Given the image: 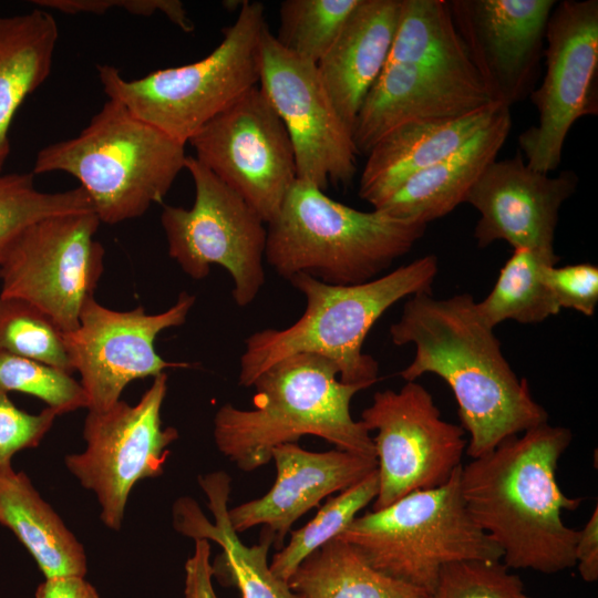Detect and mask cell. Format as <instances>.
<instances>
[{"label":"cell","mask_w":598,"mask_h":598,"mask_svg":"<svg viewBox=\"0 0 598 598\" xmlns=\"http://www.w3.org/2000/svg\"><path fill=\"white\" fill-rule=\"evenodd\" d=\"M267 27L265 7L243 1L221 42L189 64L126 80L113 65H99L109 100L186 145L210 120L259 83L260 39Z\"/></svg>","instance_id":"7"},{"label":"cell","mask_w":598,"mask_h":598,"mask_svg":"<svg viewBox=\"0 0 598 598\" xmlns=\"http://www.w3.org/2000/svg\"><path fill=\"white\" fill-rule=\"evenodd\" d=\"M462 466L439 487L414 491L357 516L336 538L351 545L375 570L425 592L448 564L502 560L499 547L465 507Z\"/></svg>","instance_id":"8"},{"label":"cell","mask_w":598,"mask_h":598,"mask_svg":"<svg viewBox=\"0 0 598 598\" xmlns=\"http://www.w3.org/2000/svg\"><path fill=\"white\" fill-rule=\"evenodd\" d=\"M288 585L303 598H422L426 594L375 570L339 538L309 555Z\"/></svg>","instance_id":"27"},{"label":"cell","mask_w":598,"mask_h":598,"mask_svg":"<svg viewBox=\"0 0 598 598\" xmlns=\"http://www.w3.org/2000/svg\"><path fill=\"white\" fill-rule=\"evenodd\" d=\"M166 393L164 372L154 378L136 404L120 400L104 411L89 410L83 427L86 447L64 458L80 484L94 492L101 520L113 530L121 529L133 486L164 473L168 446L178 439L175 427H162Z\"/></svg>","instance_id":"12"},{"label":"cell","mask_w":598,"mask_h":598,"mask_svg":"<svg viewBox=\"0 0 598 598\" xmlns=\"http://www.w3.org/2000/svg\"><path fill=\"white\" fill-rule=\"evenodd\" d=\"M58 38L56 21L44 10L0 17V174L10 153L12 120L48 79Z\"/></svg>","instance_id":"26"},{"label":"cell","mask_w":598,"mask_h":598,"mask_svg":"<svg viewBox=\"0 0 598 598\" xmlns=\"http://www.w3.org/2000/svg\"><path fill=\"white\" fill-rule=\"evenodd\" d=\"M558 260V256L515 248L489 295L476 302L482 320L494 329L505 320L530 324L559 313L560 308L542 279L543 268L555 266Z\"/></svg>","instance_id":"28"},{"label":"cell","mask_w":598,"mask_h":598,"mask_svg":"<svg viewBox=\"0 0 598 598\" xmlns=\"http://www.w3.org/2000/svg\"><path fill=\"white\" fill-rule=\"evenodd\" d=\"M515 598H533V597L527 596V595L523 591V592H520L519 595H517Z\"/></svg>","instance_id":"41"},{"label":"cell","mask_w":598,"mask_h":598,"mask_svg":"<svg viewBox=\"0 0 598 598\" xmlns=\"http://www.w3.org/2000/svg\"><path fill=\"white\" fill-rule=\"evenodd\" d=\"M577 569L582 580L598 579V506L596 505L582 529L578 530L575 546Z\"/></svg>","instance_id":"39"},{"label":"cell","mask_w":598,"mask_h":598,"mask_svg":"<svg viewBox=\"0 0 598 598\" xmlns=\"http://www.w3.org/2000/svg\"><path fill=\"white\" fill-rule=\"evenodd\" d=\"M555 0H452V19L492 103L533 91Z\"/></svg>","instance_id":"17"},{"label":"cell","mask_w":598,"mask_h":598,"mask_svg":"<svg viewBox=\"0 0 598 598\" xmlns=\"http://www.w3.org/2000/svg\"><path fill=\"white\" fill-rule=\"evenodd\" d=\"M577 185L575 172L563 171L556 176L537 172L519 153L494 161L465 199L480 214L474 228L477 246L505 240L513 249L557 257L554 238L559 210Z\"/></svg>","instance_id":"19"},{"label":"cell","mask_w":598,"mask_h":598,"mask_svg":"<svg viewBox=\"0 0 598 598\" xmlns=\"http://www.w3.org/2000/svg\"><path fill=\"white\" fill-rule=\"evenodd\" d=\"M390 337L395 346L415 348L413 360L400 372L403 380L433 373L453 391L461 426L470 434L465 453L471 458L548 422L547 411L534 400L527 380L512 370L471 295L409 297Z\"/></svg>","instance_id":"1"},{"label":"cell","mask_w":598,"mask_h":598,"mask_svg":"<svg viewBox=\"0 0 598 598\" xmlns=\"http://www.w3.org/2000/svg\"><path fill=\"white\" fill-rule=\"evenodd\" d=\"M188 143L194 156L267 224L297 179L288 132L259 85L210 120Z\"/></svg>","instance_id":"14"},{"label":"cell","mask_w":598,"mask_h":598,"mask_svg":"<svg viewBox=\"0 0 598 598\" xmlns=\"http://www.w3.org/2000/svg\"><path fill=\"white\" fill-rule=\"evenodd\" d=\"M59 414L51 408L30 414L0 392V472L12 467V456L40 444Z\"/></svg>","instance_id":"35"},{"label":"cell","mask_w":598,"mask_h":598,"mask_svg":"<svg viewBox=\"0 0 598 598\" xmlns=\"http://www.w3.org/2000/svg\"><path fill=\"white\" fill-rule=\"evenodd\" d=\"M213 576L209 543L207 539H195L194 554L185 564V598H217Z\"/></svg>","instance_id":"38"},{"label":"cell","mask_w":598,"mask_h":598,"mask_svg":"<svg viewBox=\"0 0 598 598\" xmlns=\"http://www.w3.org/2000/svg\"><path fill=\"white\" fill-rule=\"evenodd\" d=\"M11 391L42 400L59 415L87 409L86 394L71 373L39 361L0 352V392Z\"/></svg>","instance_id":"33"},{"label":"cell","mask_w":598,"mask_h":598,"mask_svg":"<svg viewBox=\"0 0 598 598\" xmlns=\"http://www.w3.org/2000/svg\"><path fill=\"white\" fill-rule=\"evenodd\" d=\"M100 224L91 210L30 225L0 262V295L32 303L63 332L74 330L104 270V248L94 238Z\"/></svg>","instance_id":"11"},{"label":"cell","mask_w":598,"mask_h":598,"mask_svg":"<svg viewBox=\"0 0 598 598\" xmlns=\"http://www.w3.org/2000/svg\"><path fill=\"white\" fill-rule=\"evenodd\" d=\"M360 0H285L277 41L290 53L318 63Z\"/></svg>","instance_id":"31"},{"label":"cell","mask_w":598,"mask_h":598,"mask_svg":"<svg viewBox=\"0 0 598 598\" xmlns=\"http://www.w3.org/2000/svg\"><path fill=\"white\" fill-rule=\"evenodd\" d=\"M545 42V74L529 94L537 122L518 135V145L530 168L549 174L573 125L598 114V1L556 2Z\"/></svg>","instance_id":"10"},{"label":"cell","mask_w":598,"mask_h":598,"mask_svg":"<svg viewBox=\"0 0 598 598\" xmlns=\"http://www.w3.org/2000/svg\"><path fill=\"white\" fill-rule=\"evenodd\" d=\"M195 300V296L183 291L172 307L159 313H147L141 306L130 311L112 310L94 297L84 303L79 326L63 332V339L72 369L81 377L87 410L111 408L136 379L190 367L187 362L166 361L154 344L163 330L185 323Z\"/></svg>","instance_id":"16"},{"label":"cell","mask_w":598,"mask_h":598,"mask_svg":"<svg viewBox=\"0 0 598 598\" xmlns=\"http://www.w3.org/2000/svg\"><path fill=\"white\" fill-rule=\"evenodd\" d=\"M360 421L375 431L379 489L372 511L414 491L439 487L463 465L465 431L441 417L432 394L416 381L399 391L375 392Z\"/></svg>","instance_id":"13"},{"label":"cell","mask_w":598,"mask_h":598,"mask_svg":"<svg viewBox=\"0 0 598 598\" xmlns=\"http://www.w3.org/2000/svg\"><path fill=\"white\" fill-rule=\"evenodd\" d=\"M259 86L290 137L297 179L326 190L349 185L359 154L351 128L334 107L317 64L287 51L268 28L259 51Z\"/></svg>","instance_id":"15"},{"label":"cell","mask_w":598,"mask_h":598,"mask_svg":"<svg viewBox=\"0 0 598 598\" xmlns=\"http://www.w3.org/2000/svg\"><path fill=\"white\" fill-rule=\"evenodd\" d=\"M35 598H100L96 589L80 576L47 578L35 590Z\"/></svg>","instance_id":"40"},{"label":"cell","mask_w":598,"mask_h":598,"mask_svg":"<svg viewBox=\"0 0 598 598\" xmlns=\"http://www.w3.org/2000/svg\"><path fill=\"white\" fill-rule=\"evenodd\" d=\"M198 482L208 498L214 523L189 497L174 503L173 523L178 533L194 539H210L221 547L223 554L213 565L214 576L236 585L241 598H303L270 569L268 551L275 540L272 533L264 528L260 543L247 546L233 529L228 518L230 477L220 471L199 476Z\"/></svg>","instance_id":"21"},{"label":"cell","mask_w":598,"mask_h":598,"mask_svg":"<svg viewBox=\"0 0 598 598\" xmlns=\"http://www.w3.org/2000/svg\"><path fill=\"white\" fill-rule=\"evenodd\" d=\"M266 225L265 258L280 277L306 274L338 286L375 279L408 254L427 227L375 208L358 210L300 179Z\"/></svg>","instance_id":"5"},{"label":"cell","mask_w":598,"mask_h":598,"mask_svg":"<svg viewBox=\"0 0 598 598\" xmlns=\"http://www.w3.org/2000/svg\"><path fill=\"white\" fill-rule=\"evenodd\" d=\"M378 489L375 468L359 483L330 497L310 522L291 532L289 543L275 554L269 565L274 575L288 581L309 555L339 536L375 499Z\"/></svg>","instance_id":"29"},{"label":"cell","mask_w":598,"mask_h":598,"mask_svg":"<svg viewBox=\"0 0 598 598\" xmlns=\"http://www.w3.org/2000/svg\"><path fill=\"white\" fill-rule=\"evenodd\" d=\"M0 524L11 529L47 578L86 574L84 547L40 496L29 477L0 472Z\"/></svg>","instance_id":"25"},{"label":"cell","mask_w":598,"mask_h":598,"mask_svg":"<svg viewBox=\"0 0 598 598\" xmlns=\"http://www.w3.org/2000/svg\"><path fill=\"white\" fill-rule=\"evenodd\" d=\"M186 158L185 144L109 100L78 136L41 148L32 173L72 175L100 221L114 225L161 203Z\"/></svg>","instance_id":"6"},{"label":"cell","mask_w":598,"mask_h":598,"mask_svg":"<svg viewBox=\"0 0 598 598\" xmlns=\"http://www.w3.org/2000/svg\"><path fill=\"white\" fill-rule=\"evenodd\" d=\"M185 169L195 200L190 208L164 206L161 223L168 254L194 280L206 278L213 265L221 266L233 279L236 305L247 307L266 280V223L194 156H187Z\"/></svg>","instance_id":"9"},{"label":"cell","mask_w":598,"mask_h":598,"mask_svg":"<svg viewBox=\"0 0 598 598\" xmlns=\"http://www.w3.org/2000/svg\"><path fill=\"white\" fill-rule=\"evenodd\" d=\"M251 386L254 409L227 403L214 417L217 448L241 471L269 463L275 447L303 435L375 458L370 432L350 412L352 398L369 386L340 381L328 359L313 353L290 355L264 371Z\"/></svg>","instance_id":"3"},{"label":"cell","mask_w":598,"mask_h":598,"mask_svg":"<svg viewBox=\"0 0 598 598\" xmlns=\"http://www.w3.org/2000/svg\"><path fill=\"white\" fill-rule=\"evenodd\" d=\"M511 436L463 465L460 487L477 526L502 551L509 569L553 575L575 567L578 530L561 515L580 497L559 487L557 468L571 443L569 429L548 422Z\"/></svg>","instance_id":"2"},{"label":"cell","mask_w":598,"mask_h":598,"mask_svg":"<svg viewBox=\"0 0 598 598\" xmlns=\"http://www.w3.org/2000/svg\"><path fill=\"white\" fill-rule=\"evenodd\" d=\"M503 105L489 103L462 117L403 124L368 153L359 196L379 207L413 175L450 155L485 127Z\"/></svg>","instance_id":"23"},{"label":"cell","mask_w":598,"mask_h":598,"mask_svg":"<svg viewBox=\"0 0 598 598\" xmlns=\"http://www.w3.org/2000/svg\"><path fill=\"white\" fill-rule=\"evenodd\" d=\"M502 560H464L444 566L422 598H515L522 579Z\"/></svg>","instance_id":"34"},{"label":"cell","mask_w":598,"mask_h":598,"mask_svg":"<svg viewBox=\"0 0 598 598\" xmlns=\"http://www.w3.org/2000/svg\"><path fill=\"white\" fill-rule=\"evenodd\" d=\"M32 2L68 14H102L112 8H120L136 16L148 17L158 11L183 31H194V23L183 2L178 0H34Z\"/></svg>","instance_id":"37"},{"label":"cell","mask_w":598,"mask_h":598,"mask_svg":"<svg viewBox=\"0 0 598 598\" xmlns=\"http://www.w3.org/2000/svg\"><path fill=\"white\" fill-rule=\"evenodd\" d=\"M542 279L560 309H574L587 317L595 313L598 302L597 266L588 262L545 266Z\"/></svg>","instance_id":"36"},{"label":"cell","mask_w":598,"mask_h":598,"mask_svg":"<svg viewBox=\"0 0 598 598\" xmlns=\"http://www.w3.org/2000/svg\"><path fill=\"white\" fill-rule=\"evenodd\" d=\"M401 0H360L317 63L338 113L351 128L392 47Z\"/></svg>","instance_id":"22"},{"label":"cell","mask_w":598,"mask_h":598,"mask_svg":"<svg viewBox=\"0 0 598 598\" xmlns=\"http://www.w3.org/2000/svg\"><path fill=\"white\" fill-rule=\"evenodd\" d=\"M437 270L436 256L426 255L358 285H329L306 274L292 276L289 281L305 296L306 309L287 328L265 329L246 339L239 385L251 386L285 358L313 353L331 361L343 383L371 386L378 381L379 363L362 350L367 334L399 300L432 293Z\"/></svg>","instance_id":"4"},{"label":"cell","mask_w":598,"mask_h":598,"mask_svg":"<svg viewBox=\"0 0 598 598\" xmlns=\"http://www.w3.org/2000/svg\"><path fill=\"white\" fill-rule=\"evenodd\" d=\"M271 460L277 470L271 488L259 498L228 509V518L237 534L264 525L278 546L299 517L377 468L374 457L339 448L311 452L296 443L275 447Z\"/></svg>","instance_id":"20"},{"label":"cell","mask_w":598,"mask_h":598,"mask_svg":"<svg viewBox=\"0 0 598 598\" xmlns=\"http://www.w3.org/2000/svg\"><path fill=\"white\" fill-rule=\"evenodd\" d=\"M492 103L474 66L414 60L386 62L352 126L358 153L411 122L446 121Z\"/></svg>","instance_id":"18"},{"label":"cell","mask_w":598,"mask_h":598,"mask_svg":"<svg viewBox=\"0 0 598 598\" xmlns=\"http://www.w3.org/2000/svg\"><path fill=\"white\" fill-rule=\"evenodd\" d=\"M511 109L501 106L492 121L456 151L413 175L375 209L427 225L453 212L484 171L496 161L512 128Z\"/></svg>","instance_id":"24"},{"label":"cell","mask_w":598,"mask_h":598,"mask_svg":"<svg viewBox=\"0 0 598 598\" xmlns=\"http://www.w3.org/2000/svg\"><path fill=\"white\" fill-rule=\"evenodd\" d=\"M34 174H0V262L14 240L30 225L41 219L93 210L82 187L62 192H41Z\"/></svg>","instance_id":"30"},{"label":"cell","mask_w":598,"mask_h":598,"mask_svg":"<svg viewBox=\"0 0 598 598\" xmlns=\"http://www.w3.org/2000/svg\"><path fill=\"white\" fill-rule=\"evenodd\" d=\"M0 352L72 373L63 331L32 303L0 295Z\"/></svg>","instance_id":"32"}]
</instances>
